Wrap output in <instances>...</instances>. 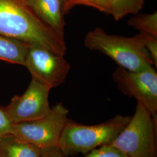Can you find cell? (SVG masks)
<instances>
[{
  "mask_svg": "<svg viewBox=\"0 0 157 157\" xmlns=\"http://www.w3.org/2000/svg\"><path fill=\"white\" fill-rule=\"evenodd\" d=\"M84 157H127L117 148L108 144L99 147L85 154Z\"/></svg>",
  "mask_w": 157,
  "mask_h": 157,
  "instance_id": "9a60e30c",
  "label": "cell"
},
{
  "mask_svg": "<svg viewBox=\"0 0 157 157\" xmlns=\"http://www.w3.org/2000/svg\"><path fill=\"white\" fill-rule=\"evenodd\" d=\"M68 0H61V1H62V5L64 3V2H65L66 1H67Z\"/></svg>",
  "mask_w": 157,
  "mask_h": 157,
  "instance_id": "d6986e66",
  "label": "cell"
},
{
  "mask_svg": "<svg viewBox=\"0 0 157 157\" xmlns=\"http://www.w3.org/2000/svg\"><path fill=\"white\" fill-rule=\"evenodd\" d=\"M157 120L137 103L134 115L111 144L127 157H157Z\"/></svg>",
  "mask_w": 157,
  "mask_h": 157,
  "instance_id": "277c9868",
  "label": "cell"
},
{
  "mask_svg": "<svg viewBox=\"0 0 157 157\" xmlns=\"http://www.w3.org/2000/svg\"><path fill=\"white\" fill-rule=\"evenodd\" d=\"M110 0H68L62 4V12L66 14L76 6H87L108 14Z\"/></svg>",
  "mask_w": 157,
  "mask_h": 157,
  "instance_id": "5bb4252c",
  "label": "cell"
},
{
  "mask_svg": "<svg viewBox=\"0 0 157 157\" xmlns=\"http://www.w3.org/2000/svg\"><path fill=\"white\" fill-rule=\"evenodd\" d=\"M30 45L0 34V59L24 66Z\"/></svg>",
  "mask_w": 157,
  "mask_h": 157,
  "instance_id": "8fae6325",
  "label": "cell"
},
{
  "mask_svg": "<svg viewBox=\"0 0 157 157\" xmlns=\"http://www.w3.org/2000/svg\"><path fill=\"white\" fill-rule=\"evenodd\" d=\"M145 0H110L108 14L115 21L128 15H136L143 9Z\"/></svg>",
  "mask_w": 157,
  "mask_h": 157,
  "instance_id": "7c38bea8",
  "label": "cell"
},
{
  "mask_svg": "<svg viewBox=\"0 0 157 157\" xmlns=\"http://www.w3.org/2000/svg\"><path fill=\"white\" fill-rule=\"evenodd\" d=\"M112 77L119 90L135 98L157 120V72L154 67L130 71L118 67Z\"/></svg>",
  "mask_w": 157,
  "mask_h": 157,
  "instance_id": "8992f818",
  "label": "cell"
},
{
  "mask_svg": "<svg viewBox=\"0 0 157 157\" xmlns=\"http://www.w3.org/2000/svg\"><path fill=\"white\" fill-rule=\"evenodd\" d=\"M41 157H69L58 147H53L42 150Z\"/></svg>",
  "mask_w": 157,
  "mask_h": 157,
  "instance_id": "ac0fdd59",
  "label": "cell"
},
{
  "mask_svg": "<svg viewBox=\"0 0 157 157\" xmlns=\"http://www.w3.org/2000/svg\"><path fill=\"white\" fill-rule=\"evenodd\" d=\"M12 124L7 117L2 107H0V138L11 134Z\"/></svg>",
  "mask_w": 157,
  "mask_h": 157,
  "instance_id": "e0dca14e",
  "label": "cell"
},
{
  "mask_svg": "<svg viewBox=\"0 0 157 157\" xmlns=\"http://www.w3.org/2000/svg\"><path fill=\"white\" fill-rule=\"evenodd\" d=\"M84 45L89 50L106 55L119 67L130 71H143L154 65L141 33L124 37L107 33L103 29L96 28L86 35Z\"/></svg>",
  "mask_w": 157,
  "mask_h": 157,
  "instance_id": "7a4b0ae2",
  "label": "cell"
},
{
  "mask_svg": "<svg viewBox=\"0 0 157 157\" xmlns=\"http://www.w3.org/2000/svg\"><path fill=\"white\" fill-rule=\"evenodd\" d=\"M130 119L129 116L117 115L94 125H84L69 119L57 147L68 156L85 155L99 147L111 144Z\"/></svg>",
  "mask_w": 157,
  "mask_h": 157,
  "instance_id": "3957f363",
  "label": "cell"
},
{
  "mask_svg": "<svg viewBox=\"0 0 157 157\" xmlns=\"http://www.w3.org/2000/svg\"><path fill=\"white\" fill-rule=\"evenodd\" d=\"M0 34L63 56L67 51L64 38L43 22L24 0H0Z\"/></svg>",
  "mask_w": 157,
  "mask_h": 157,
  "instance_id": "6da1fadb",
  "label": "cell"
},
{
  "mask_svg": "<svg viewBox=\"0 0 157 157\" xmlns=\"http://www.w3.org/2000/svg\"><path fill=\"white\" fill-rule=\"evenodd\" d=\"M128 21L129 26L157 39V12L152 13L136 14Z\"/></svg>",
  "mask_w": 157,
  "mask_h": 157,
  "instance_id": "4fadbf2b",
  "label": "cell"
},
{
  "mask_svg": "<svg viewBox=\"0 0 157 157\" xmlns=\"http://www.w3.org/2000/svg\"><path fill=\"white\" fill-rule=\"evenodd\" d=\"M24 66L34 78L51 89L63 84L71 69L63 56L44 47L30 45Z\"/></svg>",
  "mask_w": 157,
  "mask_h": 157,
  "instance_id": "52a82bcc",
  "label": "cell"
},
{
  "mask_svg": "<svg viewBox=\"0 0 157 157\" xmlns=\"http://www.w3.org/2000/svg\"><path fill=\"white\" fill-rule=\"evenodd\" d=\"M51 89L32 78L22 95L13 97L10 104L2 107L12 124L43 118L50 112L48 97Z\"/></svg>",
  "mask_w": 157,
  "mask_h": 157,
  "instance_id": "ba28073f",
  "label": "cell"
},
{
  "mask_svg": "<svg viewBox=\"0 0 157 157\" xmlns=\"http://www.w3.org/2000/svg\"><path fill=\"white\" fill-rule=\"evenodd\" d=\"M144 43L146 50L151 56L155 67H157V39L151 36L143 34Z\"/></svg>",
  "mask_w": 157,
  "mask_h": 157,
  "instance_id": "2e32d148",
  "label": "cell"
},
{
  "mask_svg": "<svg viewBox=\"0 0 157 157\" xmlns=\"http://www.w3.org/2000/svg\"><path fill=\"white\" fill-rule=\"evenodd\" d=\"M68 114L69 110L59 102L43 118L12 124L11 134L41 150L57 147Z\"/></svg>",
  "mask_w": 157,
  "mask_h": 157,
  "instance_id": "5b68a950",
  "label": "cell"
},
{
  "mask_svg": "<svg viewBox=\"0 0 157 157\" xmlns=\"http://www.w3.org/2000/svg\"><path fill=\"white\" fill-rule=\"evenodd\" d=\"M42 150L12 134L0 138V157H41Z\"/></svg>",
  "mask_w": 157,
  "mask_h": 157,
  "instance_id": "30bf717a",
  "label": "cell"
},
{
  "mask_svg": "<svg viewBox=\"0 0 157 157\" xmlns=\"http://www.w3.org/2000/svg\"><path fill=\"white\" fill-rule=\"evenodd\" d=\"M24 2L43 22L64 38L65 22L61 0H24Z\"/></svg>",
  "mask_w": 157,
  "mask_h": 157,
  "instance_id": "9c48e42d",
  "label": "cell"
}]
</instances>
